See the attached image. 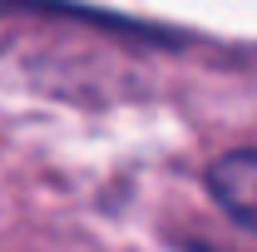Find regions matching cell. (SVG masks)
Wrapping results in <instances>:
<instances>
[{
  "mask_svg": "<svg viewBox=\"0 0 257 252\" xmlns=\"http://www.w3.org/2000/svg\"><path fill=\"white\" fill-rule=\"evenodd\" d=\"M208 188L223 203L227 218L257 232V149H232V154L208 163Z\"/></svg>",
  "mask_w": 257,
  "mask_h": 252,
  "instance_id": "1",
  "label": "cell"
}]
</instances>
